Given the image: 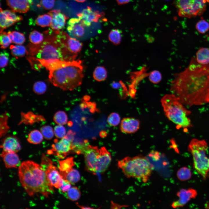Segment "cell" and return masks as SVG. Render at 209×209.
Returning <instances> with one entry per match:
<instances>
[{
  "instance_id": "4316f807",
  "label": "cell",
  "mask_w": 209,
  "mask_h": 209,
  "mask_svg": "<svg viewBox=\"0 0 209 209\" xmlns=\"http://www.w3.org/2000/svg\"><path fill=\"white\" fill-rule=\"evenodd\" d=\"M93 77L98 82L105 80L107 77V72L106 69L102 66H97L93 71Z\"/></svg>"
},
{
  "instance_id": "44dd1931",
  "label": "cell",
  "mask_w": 209,
  "mask_h": 209,
  "mask_svg": "<svg viewBox=\"0 0 209 209\" xmlns=\"http://www.w3.org/2000/svg\"><path fill=\"white\" fill-rule=\"evenodd\" d=\"M1 155L5 166L8 168L17 167L20 165L19 158L16 153L3 151Z\"/></svg>"
},
{
  "instance_id": "8d00e7d4",
  "label": "cell",
  "mask_w": 209,
  "mask_h": 209,
  "mask_svg": "<svg viewBox=\"0 0 209 209\" xmlns=\"http://www.w3.org/2000/svg\"><path fill=\"white\" fill-rule=\"evenodd\" d=\"M47 88V86L46 84L42 81L36 82L33 87V90L34 92L38 95L44 93L46 91Z\"/></svg>"
},
{
  "instance_id": "d6a6232c",
  "label": "cell",
  "mask_w": 209,
  "mask_h": 209,
  "mask_svg": "<svg viewBox=\"0 0 209 209\" xmlns=\"http://www.w3.org/2000/svg\"><path fill=\"white\" fill-rule=\"evenodd\" d=\"M29 39L32 44L37 45L42 43L44 38L42 33L35 30L30 33L29 35Z\"/></svg>"
},
{
  "instance_id": "ba28073f",
  "label": "cell",
  "mask_w": 209,
  "mask_h": 209,
  "mask_svg": "<svg viewBox=\"0 0 209 209\" xmlns=\"http://www.w3.org/2000/svg\"><path fill=\"white\" fill-rule=\"evenodd\" d=\"M209 0H174L179 16L190 18L201 15Z\"/></svg>"
},
{
  "instance_id": "f1b7e54d",
  "label": "cell",
  "mask_w": 209,
  "mask_h": 209,
  "mask_svg": "<svg viewBox=\"0 0 209 209\" xmlns=\"http://www.w3.org/2000/svg\"><path fill=\"white\" fill-rule=\"evenodd\" d=\"M10 49L12 55L17 58L23 57L28 53L25 47L21 45H11Z\"/></svg>"
},
{
  "instance_id": "484cf974",
  "label": "cell",
  "mask_w": 209,
  "mask_h": 209,
  "mask_svg": "<svg viewBox=\"0 0 209 209\" xmlns=\"http://www.w3.org/2000/svg\"><path fill=\"white\" fill-rule=\"evenodd\" d=\"M60 173L67 172L73 168L75 165L73 158H68L62 161H59Z\"/></svg>"
},
{
  "instance_id": "3957f363",
  "label": "cell",
  "mask_w": 209,
  "mask_h": 209,
  "mask_svg": "<svg viewBox=\"0 0 209 209\" xmlns=\"http://www.w3.org/2000/svg\"><path fill=\"white\" fill-rule=\"evenodd\" d=\"M51 31L43 42L39 44L28 45L30 54L37 58L44 60L71 61L77 56L68 49L60 31L54 34Z\"/></svg>"
},
{
  "instance_id": "5b68a950",
  "label": "cell",
  "mask_w": 209,
  "mask_h": 209,
  "mask_svg": "<svg viewBox=\"0 0 209 209\" xmlns=\"http://www.w3.org/2000/svg\"><path fill=\"white\" fill-rule=\"evenodd\" d=\"M161 102L165 116L177 128L187 129L192 127L188 117L190 111L186 108L175 95L173 93L166 94L162 98Z\"/></svg>"
},
{
  "instance_id": "f35d334b",
  "label": "cell",
  "mask_w": 209,
  "mask_h": 209,
  "mask_svg": "<svg viewBox=\"0 0 209 209\" xmlns=\"http://www.w3.org/2000/svg\"><path fill=\"white\" fill-rule=\"evenodd\" d=\"M120 121V118L117 113L113 112L111 113L108 117L107 122L109 125L112 126H116L118 125Z\"/></svg>"
},
{
  "instance_id": "6da1fadb",
  "label": "cell",
  "mask_w": 209,
  "mask_h": 209,
  "mask_svg": "<svg viewBox=\"0 0 209 209\" xmlns=\"http://www.w3.org/2000/svg\"><path fill=\"white\" fill-rule=\"evenodd\" d=\"M170 89L184 104L208 103L209 99V64L198 63L193 57L183 71L175 75Z\"/></svg>"
},
{
  "instance_id": "2e32d148",
  "label": "cell",
  "mask_w": 209,
  "mask_h": 209,
  "mask_svg": "<svg viewBox=\"0 0 209 209\" xmlns=\"http://www.w3.org/2000/svg\"><path fill=\"white\" fill-rule=\"evenodd\" d=\"M52 17L51 28L53 30H59L63 28L68 17L62 13L59 10H54L48 12Z\"/></svg>"
},
{
  "instance_id": "836d02e7",
  "label": "cell",
  "mask_w": 209,
  "mask_h": 209,
  "mask_svg": "<svg viewBox=\"0 0 209 209\" xmlns=\"http://www.w3.org/2000/svg\"><path fill=\"white\" fill-rule=\"evenodd\" d=\"M68 117L66 113L62 111L57 112L54 115L53 120L58 125H63L67 123Z\"/></svg>"
},
{
  "instance_id": "ab89813d",
  "label": "cell",
  "mask_w": 209,
  "mask_h": 209,
  "mask_svg": "<svg viewBox=\"0 0 209 209\" xmlns=\"http://www.w3.org/2000/svg\"><path fill=\"white\" fill-rule=\"evenodd\" d=\"M196 28L199 33H204L209 29V24L205 20L202 19L197 23Z\"/></svg>"
},
{
  "instance_id": "7a4b0ae2",
  "label": "cell",
  "mask_w": 209,
  "mask_h": 209,
  "mask_svg": "<svg viewBox=\"0 0 209 209\" xmlns=\"http://www.w3.org/2000/svg\"><path fill=\"white\" fill-rule=\"evenodd\" d=\"M80 60H51L48 63L49 78L55 86L63 90L72 91L80 85L84 76Z\"/></svg>"
},
{
  "instance_id": "7c38bea8",
  "label": "cell",
  "mask_w": 209,
  "mask_h": 209,
  "mask_svg": "<svg viewBox=\"0 0 209 209\" xmlns=\"http://www.w3.org/2000/svg\"><path fill=\"white\" fill-rule=\"evenodd\" d=\"M98 11H94L91 8L88 7L82 11L77 14L78 18L84 27L91 26L93 22H96L102 15Z\"/></svg>"
},
{
  "instance_id": "f907efd6",
  "label": "cell",
  "mask_w": 209,
  "mask_h": 209,
  "mask_svg": "<svg viewBox=\"0 0 209 209\" xmlns=\"http://www.w3.org/2000/svg\"></svg>"
},
{
  "instance_id": "ac0fdd59",
  "label": "cell",
  "mask_w": 209,
  "mask_h": 209,
  "mask_svg": "<svg viewBox=\"0 0 209 209\" xmlns=\"http://www.w3.org/2000/svg\"><path fill=\"white\" fill-rule=\"evenodd\" d=\"M100 154L97 165V172H104L107 169L111 160V155L105 147L99 149Z\"/></svg>"
},
{
  "instance_id": "cb8c5ba5",
  "label": "cell",
  "mask_w": 209,
  "mask_h": 209,
  "mask_svg": "<svg viewBox=\"0 0 209 209\" xmlns=\"http://www.w3.org/2000/svg\"><path fill=\"white\" fill-rule=\"evenodd\" d=\"M60 173L64 179L67 180L71 184L77 183L80 179V175L79 172L73 168L67 172Z\"/></svg>"
},
{
  "instance_id": "ee69618b",
  "label": "cell",
  "mask_w": 209,
  "mask_h": 209,
  "mask_svg": "<svg viewBox=\"0 0 209 209\" xmlns=\"http://www.w3.org/2000/svg\"><path fill=\"white\" fill-rule=\"evenodd\" d=\"M55 0H41V4L42 7L46 10H50L54 7Z\"/></svg>"
},
{
  "instance_id": "603a6c76",
  "label": "cell",
  "mask_w": 209,
  "mask_h": 209,
  "mask_svg": "<svg viewBox=\"0 0 209 209\" xmlns=\"http://www.w3.org/2000/svg\"><path fill=\"white\" fill-rule=\"evenodd\" d=\"M197 62L200 64L205 65L209 64V48H200L196 53L195 57Z\"/></svg>"
},
{
  "instance_id": "277c9868",
  "label": "cell",
  "mask_w": 209,
  "mask_h": 209,
  "mask_svg": "<svg viewBox=\"0 0 209 209\" xmlns=\"http://www.w3.org/2000/svg\"><path fill=\"white\" fill-rule=\"evenodd\" d=\"M18 174L21 184L29 195L40 193L48 197L53 194V186L42 167L37 164L30 161H24L19 166Z\"/></svg>"
},
{
  "instance_id": "ffe728a7",
  "label": "cell",
  "mask_w": 209,
  "mask_h": 209,
  "mask_svg": "<svg viewBox=\"0 0 209 209\" xmlns=\"http://www.w3.org/2000/svg\"><path fill=\"white\" fill-rule=\"evenodd\" d=\"M7 5L14 12L25 13L30 9L28 0H6Z\"/></svg>"
},
{
  "instance_id": "7402d4cb",
  "label": "cell",
  "mask_w": 209,
  "mask_h": 209,
  "mask_svg": "<svg viewBox=\"0 0 209 209\" xmlns=\"http://www.w3.org/2000/svg\"><path fill=\"white\" fill-rule=\"evenodd\" d=\"M65 44L69 51L73 54H76L81 50L82 44L76 38L70 37L68 35L65 40Z\"/></svg>"
},
{
  "instance_id": "30bf717a",
  "label": "cell",
  "mask_w": 209,
  "mask_h": 209,
  "mask_svg": "<svg viewBox=\"0 0 209 209\" xmlns=\"http://www.w3.org/2000/svg\"><path fill=\"white\" fill-rule=\"evenodd\" d=\"M83 154L86 169L93 173L97 172V165L100 154V150L96 146L89 144Z\"/></svg>"
},
{
  "instance_id": "4fadbf2b",
  "label": "cell",
  "mask_w": 209,
  "mask_h": 209,
  "mask_svg": "<svg viewBox=\"0 0 209 209\" xmlns=\"http://www.w3.org/2000/svg\"><path fill=\"white\" fill-rule=\"evenodd\" d=\"M197 195V192L195 189L189 188L187 189H182L177 193L179 199L171 204L173 208L182 207L186 204L191 199H194Z\"/></svg>"
},
{
  "instance_id": "bcb514c9",
  "label": "cell",
  "mask_w": 209,
  "mask_h": 209,
  "mask_svg": "<svg viewBox=\"0 0 209 209\" xmlns=\"http://www.w3.org/2000/svg\"><path fill=\"white\" fill-rule=\"evenodd\" d=\"M148 156L155 160H158L160 157V153L158 151H153L149 154Z\"/></svg>"
},
{
  "instance_id": "f546056e",
  "label": "cell",
  "mask_w": 209,
  "mask_h": 209,
  "mask_svg": "<svg viewBox=\"0 0 209 209\" xmlns=\"http://www.w3.org/2000/svg\"><path fill=\"white\" fill-rule=\"evenodd\" d=\"M52 18L48 14H44L38 16L35 20L36 24L42 27L50 26Z\"/></svg>"
},
{
  "instance_id": "52a82bcc",
  "label": "cell",
  "mask_w": 209,
  "mask_h": 209,
  "mask_svg": "<svg viewBox=\"0 0 209 209\" xmlns=\"http://www.w3.org/2000/svg\"><path fill=\"white\" fill-rule=\"evenodd\" d=\"M208 149L205 140L196 138L191 140L188 147L193 157L194 168L204 180L209 172V158L206 154Z\"/></svg>"
},
{
  "instance_id": "83f0119b",
  "label": "cell",
  "mask_w": 209,
  "mask_h": 209,
  "mask_svg": "<svg viewBox=\"0 0 209 209\" xmlns=\"http://www.w3.org/2000/svg\"><path fill=\"white\" fill-rule=\"evenodd\" d=\"M12 42L17 45H21L25 42V38L23 33L17 31H8L7 33Z\"/></svg>"
},
{
  "instance_id": "5bb4252c",
  "label": "cell",
  "mask_w": 209,
  "mask_h": 209,
  "mask_svg": "<svg viewBox=\"0 0 209 209\" xmlns=\"http://www.w3.org/2000/svg\"><path fill=\"white\" fill-rule=\"evenodd\" d=\"M23 19L21 16L17 15L13 11L0 10V26L1 32Z\"/></svg>"
},
{
  "instance_id": "9c48e42d",
  "label": "cell",
  "mask_w": 209,
  "mask_h": 209,
  "mask_svg": "<svg viewBox=\"0 0 209 209\" xmlns=\"http://www.w3.org/2000/svg\"><path fill=\"white\" fill-rule=\"evenodd\" d=\"M41 165L49 182L52 186L59 189L62 185L64 179L51 160L43 155Z\"/></svg>"
},
{
  "instance_id": "d4e9b609",
  "label": "cell",
  "mask_w": 209,
  "mask_h": 209,
  "mask_svg": "<svg viewBox=\"0 0 209 209\" xmlns=\"http://www.w3.org/2000/svg\"><path fill=\"white\" fill-rule=\"evenodd\" d=\"M41 131L38 130H32L28 134L27 140L30 143L37 144L40 143L43 139Z\"/></svg>"
},
{
  "instance_id": "e575fe53",
  "label": "cell",
  "mask_w": 209,
  "mask_h": 209,
  "mask_svg": "<svg viewBox=\"0 0 209 209\" xmlns=\"http://www.w3.org/2000/svg\"><path fill=\"white\" fill-rule=\"evenodd\" d=\"M81 195L79 189L76 187H71L66 192V196L69 200L75 201L79 199Z\"/></svg>"
},
{
  "instance_id": "e0dca14e",
  "label": "cell",
  "mask_w": 209,
  "mask_h": 209,
  "mask_svg": "<svg viewBox=\"0 0 209 209\" xmlns=\"http://www.w3.org/2000/svg\"><path fill=\"white\" fill-rule=\"evenodd\" d=\"M140 121L133 118H123L121 121L120 129L124 133L131 134L136 132L139 129Z\"/></svg>"
},
{
  "instance_id": "74e56055",
  "label": "cell",
  "mask_w": 209,
  "mask_h": 209,
  "mask_svg": "<svg viewBox=\"0 0 209 209\" xmlns=\"http://www.w3.org/2000/svg\"><path fill=\"white\" fill-rule=\"evenodd\" d=\"M12 42V41L7 33L3 31L1 32L0 43L1 48H7Z\"/></svg>"
},
{
  "instance_id": "1f68e13d",
  "label": "cell",
  "mask_w": 209,
  "mask_h": 209,
  "mask_svg": "<svg viewBox=\"0 0 209 209\" xmlns=\"http://www.w3.org/2000/svg\"><path fill=\"white\" fill-rule=\"evenodd\" d=\"M177 177L180 181H185L190 179L192 177V172L188 168L184 167L180 168L177 171Z\"/></svg>"
},
{
  "instance_id": "7bdbcfd3",
  "label": "cell",
  "mask_w": 209,
  "mask_h": 209,
  "mask_svg": "<svg viewBox=\"0 0 209 209\" xmlns=\"http://www.w3.org/2000/svg\"><path fill=\"white\" fill-rule=\"evenodd\" d=\"M9 55L6 51L2 52L0 54V67L3 68L7 65L9 61Z\"/></svg>"
},
{
  "instance_id": "681fc988",
  "label": "cell",
  "mask_w": 209,
  "mask_h": 209,
  "mask_svg": "<svg viewBox=\"0 0 209 209\" xmlns=\"http://www.w3.org/2000/svg\"><path fill=\"white\" fill-rule=\"evenodd\" d=\"M76 1L78 2L83 3L85 2L86 0H75Z\"/></svg>"
},
{
  "instance_id": "b9f144b4",
  "label": "cell",
  "mask_w": 209,
  "mask_h": 209,
  "mask_svg": "<svg viewBox=\"0 0 209 209\" xmlns=\"http://www.w3.org/2000/svg\"><path fill=\"white\" fill-rule=\"evenodd\" d=\"M54 131L55 135L58 138L62 139L66 135L65 128L63 125H56L54 127Z\"/></svg>"
},
{
  "instance_id": "d6986e66",
  "label": "cell",
  "mask_w": 209,
  "mask_h": 209,
  "mask_svg": "<svg viewBox=\"0 0 209 209\" xmlns=\"http://www.w3.org/2000/svg\"><path fill=\"white\" fill-rule=\"evenodd\" d=\"M3 151L16 153L21 148L20 144L18 139L14 136H9L3 140L1 146Z\"/></svg>"
},
{
  "instance_id": "f6af8a7d",
  "label": "cell",
  "mask_w": 209,
  "mask_h": 209,
  "mask_svg": "<svg viewBox=\"0 0 209 209\" xmlns=\"http://www.w3.org/2000/svg\"><path fill=\"white\" fill-rule=\"evenodd\" d=\"M71 188V184L67 180L64 179L62 185L59 188V190L63 192H67Z\"/></svg>"
},
{
  "instance_id": "d590c367",
  "label": "cell",
  "mask_w": 209,
  "mask_h": 209,
  "mask_svg": "<svg viewBox=\"0 0 209 209\" xmlns=\"http://www.w3.org/2000/svg\"><path fill=\"white\" fill-rule=\"evenodd\" d=\"M40 131L46 140L52 139L55 135L53 129L50 125H46L42 126L40 128Z\"/></svg>"
},
{
  "instance_id": "c3c4849f",
  "label": "cell",
  "mask_w": 209,
  "mask_h": 209,
  "mask_svg": "<svg viewBox=\"0 0 209 209\" xmlns=\"http://www.w3.org/2000/svg\"><path fill=\"white\" fill-rule=\"evenodd\" d=\"M77 206L80 207V208L82 209H93V208H91L89 206H81L79 205L77 203H76Z\"/></svg>"
},
{
  "instance_id": "8fae6325",
  "label": "cell",
  "mask_w": 209,
  "mask_h": 209,
  "mask_svg": "<svg viewBox=\"0 0 209 209\" xmlns=\"http://www.w3.org/2000/svg\"><path fill=\"white\" fill-rule=\"evenodd\" d=\"M72 141L65 136L60 140L56 141L52 145L49 151L60 159L65 158L72 150Z\"/></svg>"
},
{
  "instance_id": "60d3db41",
  "label": "cell",
  "mask_w": 209,
  "mask_h": 209,
  "mask_svg": "<svg viewBox=\"0 0 209 209\" xmlns=\"http://www.w3.org/2000/svg\"><path fill=\"white\" fill-rule=\"evenodd\" d=\"M162 75L160 72L157 70H154L151 72L149 76V81L154 84H158L161 80Z\"/></svg>"
},
{
  "instance_id": "7dc6e473",
  "label": "cell",
  "mask_w": 209,
  "mask_h": 209,
  "mask_svg": "<svg viewBox=\"0 0 209 209\" xmlns=\"http://www.w3.org/2000/svg\"><path fill=\"white\" fill-rule=\"evenodd\" d=\"M131 0H116L119 5H123L131 1Z\"/></svg>"
},
{
  "instance_id": "8992f818",
  "label": "cell",
  "mask_w": 209,
  "mask_h": 209,
  "mask_svg": "<svg viewBox=\"0 0 209 209\" xmlns=\"http://www.w3.org/2000/svg\"><path fill=\"white\" fill-rule=\"evenodd\" d=\"M117 165L127 178L138 179L144 183L148 181L153 169L147 158L141 155L127 156L119 161Z\"/></svg>"
},
{
  "instance_id": "9a60e30c",
  "label": "cell",
  "mask_w": 209,
  "mask_h": 209,
  "mask_svg": "<svg viewBox=\"0 0 209 209\" xmlns=\"http://www.w3.org/2000/svg\"><path fill=\"white\" fill-rule=\"evenodd\" d=\"M67 23V30L71 36L79 38L84 36L85 33L84 26L78 18H71Z\"/></svg>"
},
{
  "instance_id": "4dcf8cb0",
  "label": "cell",
  "mask_w": 209,
  "mask_h": 209,
  "mask_svg": "<svg viewBox=\"0 0 209 209\" xmlns=\"http://www.w3.org/2000/svg\"><path fill=\"white\" fill-rule=\"evenodd\" d=\"M122 31L119 29H112L109 34L108 38L109 40L115 45L119 44L122 39Z\"/></svg>"
}]
</instances>
